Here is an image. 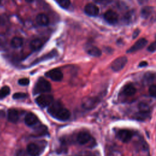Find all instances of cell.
I'll list each match as a JSON object with an SVG mask.
<instances>
[{
    "label": "cell",
    "mask_w": 156,
    "mask_h": 156,
    "mask_svg": "<svg viewBox=\"0 0 156 156\" xmlns=\"http://www.w3.org/2000/svg\"><path fill=\"white\" fill-rule=\"evenodd\" d=\"M48 112L54 118L60 121L68 120L71 115L69 111L59 101L52 102L48 107Z\"/></svg>",
    "instance_id": "cell-1"
},
{
    "label": "cell",
    "mask_w": 156,
    "mask_h": 156,
    "mask_svg": "<svg viewBox=\"0 0 156 156\" xmlns=\"http://www.w3.org/2000/svg\"><path fill=\"white\" fill-rule=\"evenodd\" d=\"M51 90V85L45 79L41 77L40 78L34 88V94H38V93H46V92H49Z\"/></svg>",
    "instance_id": "cell-2"
},
{
    "label": "cell",
    "mask_w": 156,
    "mask_h": 156,
    "mask_svg": "<svg viewBox=\"0 0 156 156\" xmlns=\"http://www.w3.org/2000/svg\"><path fill=\"white\" fill-rule=\"evenodd\" d=\"M54 98L51 94H42L38 96L35 101L37 104L41 108H44L50 105L53 102Z\"/></svg>",
    "instance_id": "cell-3"
},
{
    "label": "cell",
    "mask_w": 156,
    "mask_h": 156,
    "mask_svg": "<svg viewBox=\"0 0 156 156\" xmlns=\"http://www.w3.org/2000/svg\"><path fill=\"white\" fill-rule=\"evenodd\" d=\"M98 103V99L94 97H85L81 102L82 108L85 110H91L96 107Z\"/></svg>",
    "instance_id": "cell-4"
},
{
    "label": "cell",
    "mask_w": 156,
    "mask_h": 156,
    "mask_svg": "<svg viewBox=\"0 0 156 156\" xmlns=\"http://www.w3.org/2000/svg\"><path fill=\"white\" fill-rule=\"evenodd\" d=\"M127 63V58L126 56H121L116 58L112 63V69L114 71H119Z\"/></svg>",
    "instance_id": "cell-5"
},
{
    "label": "cell",
    "mask_w": 156,
    "mask_h": 156,
    "mask_svg": "<svg viewBox=\"0 0 156 156\" xmlns=\"http://www.w3.org/2000/svg\"><path fill=\"white\" fill-rule=\"evenodd\" d=\"M45 75L52 80L57 82L62 80L63 77L62 72L59 69L57 68L49 70L45 74Z\"/></svg>",
    "instance_id": "cell-6"
},
{
    "label": "cell",
    "mask_w": 156,
    "mask_h": 156,
    "mask_svg": "<svg viewBox=\"0 0 156 156\" xmlns=\"http://www.w3.org/2000/svg\"><path fill=\"white\" fill-rule=\"evenodd\" d=\"M104 18L105 20L110 24H116L118 20V14L115 11L112 10L107 11L104 15Z\"/></svg>",
    "instance_id": "cell-7"
},
{
    "label": "cell",
    "mask_w": 156,
    "mask_h": 156,
    "mask_svg": "<svg viewBox=\"0 0 156 156\" xmlns=\"http://www.w3.org/2000/svg\"><path fill=\"white\" fill-rule=\"evenodd\" d=\"M132 132L127 129H122L118 131L117 133L118 138L124 143H128L132 138Z\"/></svg>",
    "instance_id": "cell-8"
},
{
    "label": "cell",
    "mask_w": 156,
    "mask_h": 156,
    "mask_svg": "<svg viewBox=\"0 0 156 156\" xmlns=\"http://www.w3.org/2000/svg\"><path fill=\"white\" fill-rule=\"evenodd\" d=\"M147 43V41L145 38H140V39L138 40L135 43V44L127 51V52L132 53V52L137 51L138 50H140V49H143L146 45Z\"/></svg>",
    "instance_id": "cell-9"
},
{
    "label": "cell",
    "mask_w": 156,
    "mask_h": 156,
    "mask_svg": "<svg viewBox=\"0 0 156 156\" xmlns=\"http://www.w3.org/2000/svg\"><path fill=\"white\" fill-rule=\"evenodd\" d=\"M84 11L87 15L91 16H95L99 14V9L96 5L92 3H89L85 5Z\"/></svg>",
    "instance_id": "cell-10"
},
{
    "label": "cell",
    "mask_w": 156,
    "mask_h": 156,
    "mask_svg": "<svg viewBox=\"0 0 156 156\" xmlns=\"http://www.w3.org/2000/svg\"><path fill=\"white\" fill-rule=\"evenodd\" d=\"M91 138L90 133L86 131H82L79 133L77 136V141L80 144H85L87 143Z\"/></svg>",
    "instance_id": "cell-11"
},
{
    "label": "cell",
    "mask_w": 156,
    "mask_h": 156,
    "mask_svg": "<svg viewBox=\"0 0 156 156\" xmlns=\"http://www.w3.org/2000/svg\"><path fill=\"white\" fill-rule=\"evenodd\" d=\"M27 152L30 156H38L40 153V148L37 144L32 143L27 145Z\"/></svg>",
    "instance_id": "cell-12"
},
{
    "label": "cell",
    "mask_w": 156,
    "mask_h": 156,
    "mask_svg": "<svg viewBox=\"0 0 156 156\" xmlns=\"http://www.w3.org/2000/svg\"><path fill=\"white\" fill-rule=\"evenodd\" d=\"M136 20V13L134 10L127 12L123 16V21L126 24L133 23Z\"/></svg>",
    "instance_id": "cell-13"
},
{
    "label": "cell",
    "mask_w": 156,
    "mask_h": 156,
    "mask_svg": "<svg viewBox=\"0 0 156 156\" xmlns=\"http://www.w3.org/2000/svg\"><path fill=\"white\" fill-rule=\"evenodd\" d=\"M24 122L28 126H32L35 125L38 122V118L34 113H28L25 116Z\"/></svg>",
    "instance_id": "cell-14"
},
{
    "label": "cell",
    "mask_w": 156,
    "mask_h": 156,
    "mask_svg": "<svg viewBox=\"0 0 156 156\" xmlns=\"http://www.w3.org/2000/svg\"><path fill=\"white\" fill-rule=\"evenodd\" d=\"M36 21L38 24L42 26H46L49 23L48 16L44 13H40L36 17Z\"/></svg>",
    "instance_id": "cell-15"
},
{
    "label": "cell",
    "mask_w": 156,
    "mask_h": 156,
    "mask_svg": "<svg viewBox=\"0 0 156 156\" xmlns=\"http://www.w3.org/2000/svg\"><path fill=\"white\" fill-rule=\"evenodd\" d=\"M7 118L12 122H16L19 119L18 112L14 108L9 109L7 112Z\"/></svg>",
    "instance_id": "cell-16"
},
{
    "label": "cell",
    "mask_w": 156,
    "mask_h": 156,
    "mask_svg": "<svg viewBox=\"0 0 156 156\" xmlns=\"http://www.w3.org/2000/svg\"><path fill=\"white\" fill-rule=\"evenodd\" d=\"M153 11H154L153 7L150 6H145L141 10V12H140L141 16L143 19H147L149 17H150L152 15Z\"/></svg>",
    "instance_id": "cell-17"
},
{
    "label": "cell",
    "mask_w": 156,
    "mask_h": 156,
    "mask_svg": "<svg viewBox=\"0 0 156 156\" xmlns=\"http://www.w3.org/2000/svg\"><path fill=\"white\" fill-rule=\"evenodd\" d=\"M136 88L132 84H127L125 85L122 90V93L124 95L130 96L133 95L136 93Z\"/></svg>",
    "instance_id": "cell-18"
},
{
    "label": "cell",
    "mask_w": 156,
    "mask_h": 156,
    "mask_svg": "<svg viewBox=\"0 0 156 156\" xmlns=\"http://www.w3.org/2000/svg\"><path fill=\"white\" fill-rule=\"evenodd\" d=\"M43 45V42L40 39H34L30 43V47L33 51H37L40 49Z\"/></svg>",
    "instance_id": "cell-19"
},
{
    "label": "cell",
    "mask_w": 156,
    "mask_h": 156,
    "mask_svg": "<svg viewBox=\"0 0 156 156\" xmlns=\"http://www.w3.org/2000/svg\"><path fill=\"white\" fill-rule=\"evenodd\" d=\"M87 51L89 55L93 57H99L102 54L101 51L98 48L93 46H90Z\"/></svg>",
    "instance_id": "cell-20"
},
{
    "label": "cell",
    "mask_w": 156,
    "mask_h": 156,
    "mask_svg": "<svg viewBox=\"0 0 156 156\" xmlns=\"http://www.w3.org/2000/svg\"><path fill=\"white\" fill-rule=\"evenodd\" d=\"M11 46L14 48H18L21 47L23 44V40L22 38L19 37H13L10 42Z\"/></svg>",
    "instance_id": "cell-21"
},
{
    "label": "cell",
    "mask_w": 156,
    "mask_h": 156,
    "mask_svg": "<svg viewBox=\"0 0 156 156\" xmlns=\"http://www.w3.org/2000/svg\"><path fill=\"white\" fill-rule=\"evenodd\" d=\"M149 112L139 111L138 113L134 115V118L135 119L138 120H143L144 119H146L149 116Z\"/></svg>",
    "instance_id": "cell-22"
},
{
    "label": "cell",
    "mask_w": 156,
    "mask_h": 156,
    "mask_svg": "<svg viewBox=\"0 0 156 156\" xmlns=\"http://www.w3.org/2000/svg\"><path fill=\"white\" fill-rule=\"evenodd\" d=\"M10 92V88L7 86H4L0 89V99L4 98L9 94Z\"/></svg>",
    "instance_id": "cell-23"
},
{
    "label": "cell",
    "mask_w": 156,
    "mask_h": 156,
    "mask_svg": "<svg viewBox=\"0 0 156 156\" xmlns=\"http://www.w3.org/2000/svg\"><path fill=\"white\" fill-rule=\"evenodd\" d=\"M58 5L63 9L68 8L71 4L70 0H57Z\"/></svg>",
    "instance_id": "cell-24"
},
{
    "label": "cell",
    "mask_w": 156,
    "mask_h": 156,
    "mask_svg": "<svg viewBox=\"0 0 156 156\" xmlns=\"http://www.w3.org/2000/svg\"><path fill=\"white\" fill-rule=\"evenodd\" d=\"M27 96V94L24 93H15L13 95V98L14 99H23L25 98Z\"/></svg>",
    "instance_id": "cell-25"
},
{
    "label": "cell",
    "mask_w": 156,
    "mask_h": 156,
    "mask_svg": "<svg viewBox=\"0 0 156 156\" xmlns=\"http://www.w3.org/2000/svg\"><path fill=\"white\" fill-rule=\"evenodd\" d=\"M138 107H139L140 111L146 112H150L149 106H148L146 104H145V103H140V104H139Z\"/></svg>",
    "instance_id": "cell-26"
},
{
    "label": "cell",
    "mask_w": 156,
    "mask_h": 156,
    "mask_svg": "<svg viewBox=\"0 0 156 156\" xmlns=\"http://www.w3.org/2000/svg\"><path fill=\"white\" fill-rule=\"evenodd\" d=\"M149 94L152 97H156V85H152L149 88Z\"/></svg>",
    "instance_id": "cell-27"
},
{
    "label": "cell",
    "mask_w": 156,
    "mask_h": 156,
    "mask_svg": "<svg viewBox=\"0 0 156 156\" xmlns=\"http://www.w3.org/2000/svg\"><path fill=\"white\" fill-rule=\"evenodd\" d=\"M154 78V75L152 73H147L144 75L145 80L147 81V82L152 81Z\"/></svg>",
    "instance_id": "cell-28"
},
{
    "label": "cell",
    "mask_w": 156,
    "mask_h": 156,
    "mask_svg": "<svg viewBox=\"0 0 156 156\" xmlns=\"http://www.w3.org/2000/svg\"><path fill=\"white\" fill-rule=\"evenodd\" d=\"M18 83L21 85H27L29 83V79L27 78H22L19 79Z\"/></svg>",
    "instance_id": "cell-29"
},
{
    "label": "cell",
    "mask_w": 156,
    "mask_h": 156,
    "mask_svg": "<svg viewBox=\"0 0 156 156\" xmlns=\"http://www.w3.org/2000/svg\"><path fill=\"white\" fill-rule=\"evenodd\" d=\"M95 2L102 4V5H107L112 2L113 0H93Z\"/></svg>",
    "instance_id": "cell-30"
},
{
    "label": "cell",
    "mask_w": 156,
    "mask_h": 156,
    "mask_svg": "<svg viewBox=\"0 0 156 156\" xmlns=\"http://www.w3.org/2000/svg\"><path fill=\"white\" fill-rule=\"evenodd\" d=\"M147 50L149 52H154L156 51V41L153 42L152 44H151L148 48H147Z\"/></svg>",
    "instance_id": "cell-31"
},
{
    "label": "cell",
    "mask_w": 156,
    "mask_h": 156,
    "mask_svg": "<svg viewBox=\"0 0 156 156\" xmlns=\"http://www.w3.org/2000/svg\"><path fill=\"white\" fill-rule=\"evenodd\" d=\"M16 156H27V153L22 149H20L16 152Z\"/></svg>",
    "instance_id": "cell-32"
},
{
    "label": "cell",
    "mask_w": 156,
    "mask_h": 156,
    "mask_svg": "<svg viewBox=\"0 0 156 156\" xmlns=\"http://www.w3.org/2000/svg\"><path fill=\"white\" fill-rule=\"evenodd\" d=\"M139 33H140V30L138 29H136V30L133 32V38L135 39V38H136V37L138 36Z\"/></svg>",
    "instance_id": "cell-33"
},
{
    "label": "cell",
    "mask_w": 156,
    "mask_h": 156,
    "mask_svg": "<svg viewBox=\"0 0 156 156\" xmlns=\"http://www.w3.org/2000/svg\"><path fill=\"white\" fill-rule=\"evenodd\" d=\"M148 1L149 0H137L138 4L140 5H143V4H146L148 2Z\"/></svg>",
    "instance_id": "cell-34"
},
{
    "label": "cell",
    "mask_w": 156,
    "mask_h": 156,
    "mask_svg": "<svg viewBox=\"0 0 156 156\" xmlns=\"http://www.w3.org/2000/svg\"><path fill=\"white\" fill-rule=\"evenodd\" d=\"M5 115V114L4 111L2 110H0V120H1V119H2V118H4Z\"/></svg>",
    "instance_id": "cell-35"
},
{
    "label": "cell",
    "mask_w": 156,
    "mask_h": 156,
    "mask_svg": "<svg viewBox=\"0 0 156 156\" xmlns=\"http://www.w3.org/2000/svg\"><path fill=\"white\" fill-rule=\"evenodd\" d=\"M147 65V63L146 62L143 61V62H141L140 63L139 66H140V67H143V66H146Z\"/></svg>",
    "instance_id": "cell-36"
},
{
    "label": "cell",
    "mask_w": 156,
    "mask_h": 156,
    "mask_svg": "<svg viewBox=\"0 0 156 156\" xmlns=\"http://www.w3.org/2000/svg\"><path fill=\"white\" fill-rule=\"evenodd\" d=\"M26 2H32L34 0H25Z\"/></svg>",
    "instance_id": "cell-37"
},
{
    "label": "cell",
    "mask_w": 156,
    "mask_h": 156,
    "mask_svg": "<svg viewBox=\"0 0 156 156\" xmlns=\"http://www.w3.org/2000/svg\"><path fill=\"white\" fill-rule=\"evenodd\" d=\"M87 156H96V155H94V154H89V155H88Z\"/></svg>",
    "instance_id": "cell-38"
},
{
    "label": "cell",
    "mask_w": 156,
    "mask_h": 156,
    "mask_svg": "<svg viewBox=\"0 0 156 156\" xmlns=\"http://www.w3.org/2000/svg\"><path fill=\"white\" fill-rule=\"evenodd\" d=\"M1 0H0V4H1Z\"/></svg>",
    "instance_id": "cell-39"
}]
</instances>
